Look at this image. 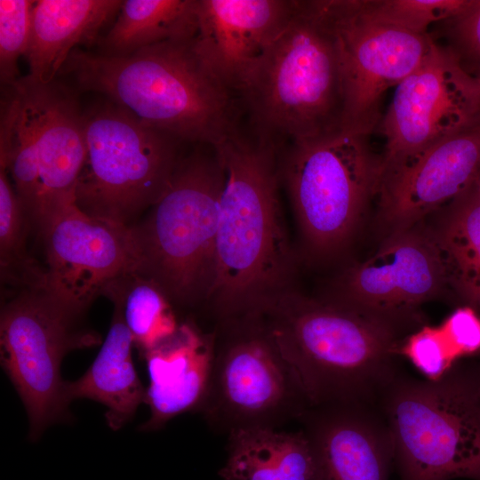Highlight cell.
Masks as SVG:
<instances>
[{
    "label": "cell",
    "mask_w": 480,
    "mask_h": 480,
    "mask_svg": "<svg viewBox=\"0 0 480 480\" xmlns=\"http://www.w3.org/2000/svg\"><path fill=\"white\" fill-rule=\"evenodd\" d=\"M475 76L479 79L480 81V69L475 74Z\"/></svg>",
    "instance_id": "d6a6232c"
},
{
    "label": "cell",
    "mask_w": 480,
    "mask_h": 480,
    "mask_svg": "<svg viewBox=\"0 0 480 480\" xmlns=\"http://www.w3.org/2000/svg\"><path fill=\"white\" fill-rule=\"evenodd\" d=\"M224 480H322L314 447L303 430L239 429L228 434Z\"/></svg>",
    "instance_id": "7402d4cb"
},
{
    "label": "cell",
    "mask_w": 480,
    "mask_h": 480,
    "mask_svg": "<svg viewBox=\"0 0 480 480\" xmlns=\"http://www.w3.org/2000/svg\"><path fill=\"white\" fill-rule=\"evenodd\" d=\"M0 165L22 205L36 208L38 233L65 204L76 200L85 157L84 118L74 92L54 80L28 75L2 88Z\"/></svg>",
    "instance_id": "5b68a950"
},
{
    "label": "cell",
    "mask_w": 480,
    "mask_h": 480,
    "mask_svg": "<svg viewBox=\"0 0 480 480\" xmlns=\"http://www.w3.org/2000/svg\"><path fill=\"white\" fill-rule=\"evenodd\" d=\"M120 0H37L25 55L28 76L48 84L56 80L78 45L97 44L103 27L116 17Z\"/></svg>",
    "instance_id": "ffe728a7"
},
{
    "label": "cell",
    "mask_w": 480,
    "mask_h": 480,
    "mask_svg": "<svg viewBox=\"0 0 480 480\" xmlns=\"http://www.w3.org/2000/svg\"><path fill=\"white\" fill-rule=\"evenodd\" d=\"M251 311L263 321L313 407L355 404L389 381L394 321L293 288Z\"/></svg>",
    "instance_id": "3957f363"
},
{
    "label": "cell",
    "mask_w": 480,
    "mask_h": 480,
    "mask_svg": "<svg viewBox=\"0 0 480 480\" xmlns=\"http://www.w3.org/2000/svg\"><path fill=\"white\" fill-rule=\"evenodd\" d=\"M470 0H355L368 20L426 34L429 25L462 12Z\"/></svg>",
    "instance_id": "4316f807"
},
{
    "label": "cell",
    "mask_w": 480,
    "mask_h": 480,
    "mask_svg": "<svg viewBox=\"0 0 480 480\" xmlns=\"http://www.w3.org/2000/svg\"><path fill=\"white\" fill-rule=\"evenodd\" d=\"M223 322L198 409L204 419L228 435L300 419L313 406L260 316L250 311Z\"/></svg>",
    "instance_id": "30bf717a"
},
{
    "label": "cell",
    "mask_w": 480,
    "mask_h": 480,
    "mask_svg": "<svg viewBox=\"0 0 480 480\" xmlns=\"http://www.w3.org/2000/svg\"><path fill=\"white\" fill-rule=\"evenodd\" d=\"M80 316L44 286L19 289L2 305L1 364L26 408L32 440L67 413L63 357L99 342L76 329Z\"/></svg>",
    "instance_id": "8fae6325"
},
{
    "label": "cell",
    "mask_w": 480,
    "mask_h": 480,
    "mask_svg": "<svg viewBox=\"0 0 480 480\" xmlns=\"http://www.w3.org/2000/svg\"><path fill=\"white\" fill-rule=\"evenodd\" d=\"M480 115V81L449 47L433 40L416 69L396 87L379 124L382 173L411 161Z\"/></svg>",
    "instance_id": "7c38bea8"
},
{
    "label": "cell",
    "mask_w": 480,
    "mask_h": 480,
    "mask_svg": "<svg viewBox=\"0 0 480 480\" xmlns=\"http://www.w3.org/2000/svg\"><path fill=\"white\" fill-rule=\"evenodd\" d=\"M480 171V115L381 176L380 217L390 232L416 226L446 205Z\"/></svg>",
    "instance_id": "2e32d148"
},
{
    "label": "cell",
    "mask_w": 480,
    "mask_h": 480,
    "mask_svg": "<svg viewBox=\"0 0 480 480\" xmlns=\"http://www.w3.org/2000/svg\"><path fill=\"white\" fill-rule=\"evenodd\" d=\"M224 172L216 151L180 158L146 218L129 227L136 271L170 300L207 298L215 272Z\"/></svg>",
    "instance_id": "8992f818"
},
{
    "label": "cell",
    "mask_w": 480,
    "mask_h": 480,
    "mask_svg": "<svg viewBox=\"0 0 480 480\" xmlns=\"http://www.w3.org/2000/svg\"><path fill=\"white\" fill-rule=\"evenodd\" d=\"M103 294L120 308L133 342L142 353L179 326L167 295L157 284L137 272L116 279Z\"/></svg>",
    "instance_id": "d4e9b609"
},
{
    "label": "cell",
    "mask_w": 480,
    "mask_h": 480,
    "mask_svg": "<svg viewBox=\"0 0 480 480\" xmlns=\"http://www.w3.org/2000/svg\"><path fill=\"white\" fill-rule=\"evenodd\" d=\"M382 155L370 135L338 128L292 141L279 163L308 251L334 255L352 238L371 198L378 196Z\"/></svg>",
    "instance_id": "52a82bcc"
},
{
    "label": "cell",
    "mask_w": 480,
    "mask_h": 480,
    "mask_svg": "<svg viewBox=\"0 0 480 480\" xmlns=\"http://www.w3.org/2000/svg\"><path fill=\"white\" fill-rule=\"evenodd\" d=\"M444 22L454 44L452 51L461 63L476 67L475 75L480 69V0H470L462 12Z\"/></svg>",
    "instance_id": "f546056e"
},
{
    "label": "cell",
    "mask_w": 480,
    "mask_h": 480,
    "mask_svg": "<svg viewBox=\"0 0 480 480\" xmlns=\"http://www.w3.org/2000/svg\"><path fill=\"white\" fill-rule=\"evenodd\" d=\"M84 118L85 157L76 203L91 216L131 227L165 190L182 141L143 125L112 101Z\"/></svg>",
    "instance_id": "9c48e42d"
},
{
    "label": "cell",
    "mask_w": 480,
    "mask_h": 480,
    "mask_svg": "<svg viewBox=\"0 0 480 480\" xmlns=\"http://www.w3.org/2000/svg\"><path fill=\"white\" fill-rule=\"evenodd\" d=\"M196 28V0H125L99 38L98 53L127 56L164 41L192 38Z\"/></svg>",
    "instance_id": "cb8c5ba5"
},
{
    "label": "cell",
    "mask_w": 480,
    "mask_h": 480,
    "mask_svg": "<svg viewBox=\"0 0 480 480\" xmlns=\"http://www.w3.org/2000/svg\"><path fill=\"white\" fill-rule=\"evenodd\" d=\"M400 353L428 380L442 379L458 359L439 326H425L409 336L401 346Z\"/></svg>",
    "instance_id": "f1b7e54d"
},
{
    "label": "cell",
    "mask_w": 480,
    "mask_h": 480,
    "mask_svg": "<svg viewBox=\"0 0 480 480\" xmlns=\"http://www.w3.org/2000/svg\"><path fill=\"white\" fill-rule=\"evenodd\" d=\"M133 344L121 310L115 306L110 328L93 363L82 377L65 383L68 403L87 398L104 404L107 423L114 430L124 426L145 402L146 389L132 361Z\"/></svg>",
    "instance_id": "44dd1931"
},
{
    "label": "cell",
    "mask_w": 480,
    "mask_h": 480,
    "mask_svg": "<svg viewBox=\"0 0 480 480\" xmlns=\"http://www.w3.org/2000/svg\"><path fill=\"white\" fill-rule=\"evenodd\" d=\"M29 220L4 166L0 165V270L10 285L44 286V269L29 256L26 247Z\"/></svg>",
    "instance_id": "484cf974"
},
{
    "label": "cell",
    "mask_w": 480,
    "mask_h": 480,
    "mask_svg": "<svg viewBox=\"0 0 480 480\" xmlns=\"http://www.w3.org/2000/svg\"><path fill=\"white\" fill-rule=\"evenodd\" d=\"M447 286L440 250L416 226L390 232L374 254L348 268L335 300L392 321Z\"/></svg>",
    "instance_id": "9a60e30c"
},
{
    "label": "cell",
    "mask_w": 480,
    "mask_h": 480,
    "mask_svg": "<svg viewBox=\"0 0 480 480\" xmlns=\"http://www.w3.org/2000/svg\"><path fill=\"white\" fill-rule=\"evenodd\" d=\"M215 341V333L187 321L143 353L149 376L144 403L150 417L141 429H158L180 413L198 411L211 378Z\"/></svg>",
    "instance_id": "d6986e66"
},
{
    "label": "cell",
    "mask_w": 480,
    "mask_h": 480,
    "mask_svg": "<svg viewBox=\"0 0 480 480\" xmlns=\"http://www.w3.org/2000/svg\"><path fill=\"white\" fill-rule=\"evenodd\" d=\"M236 94L252 134L277 147L341 128L340 56L322 0L297 1L290 21Z\"/></svg>",
    "instance_id": "277c9868"
},
{
    "label": "cell",
    "mask_w": 480,
    "mask_h": 480,
    "mask_svg": "<svg viewBox=\"0 0 480 480\" xmlns=\"http://www.w3.org/2000/svg\"><path fill=\"white\" fill-rule=\"evenodd\" d=\"M386 413L401 480H480V367L397 382Z\"/></svg>",
    "instance_id": "ba28073f"
},
{
    "label": "cell",
    "mask_w": 480,
    "mask_h": 480,
    "mask_svg": "<svg viewBox=\"0 0 480 480\" xmlns=\"http://www.w3.org/2000/svg\"><path fill=\"white\" fill-rule=\"evenodd\" d=\"M354 404L312 407L300 418L322 480H389L395 456L388 429Z\"/></svg>",
    "instance_id": "ac0fdd59"
},
{
    "label": "cell",
    "mask_w": 480,
    "mask_h": 480,
    "mask_svg": "<svg viewBox=\"0 0 480 480\" xmlns=\"http://www.w3.org/2000/svg\"><path fill=\"white\" fill-rule=\"evenodd\" d=\"M39 235L46 255L44 287L78 314L113 281L136 271L129 227L89 215L76 200L60 207Z\"/></svg>",
    "instance_id": "5bb4252c"
},
{
    "label": "cell",
    "mask_w": 480,
    "mask_h": 480,
    "mask_svg": "<svg viewBox=\"0 0 480 480\" xmlns=\"http://www.w3.org/2000/svg\"><path fill=\"white\" fill-rule=\"evenodd\" d=\"M335 35L342 78L341 128L371 135L385 92L413 72L433 38L368 20L355 0H322Z\"/></svg>",
    "instance_id": "4fadbf2b"
},
{
    "label": "cell",
    "mask_w": 480,
    "mask_h": 480,
    "mask_svg": "<svg viewBox=\"0 0 480 480\" xmlns=\"http://www.w3.org/2000/svg\"><path fill=\"white\" fill-rule=\"evenodd\" d=\"M35 1L0 0V82L1 88L17 81L18 62L25 57L30 38Z\"/></svg>",
    "instance_id": "83f0119b"
},
{
    "label": "cell",
    "mask_w": 480,
    "mask_h": 480,
    "mask_svg": "<svg viewBox=\"0 0 480 480\" xmlns=\"http://www.w3.org/2000/svg\"><path fill=\"white\" fill-rule=\"evenodd\" d=\"M439 327L458 358L480 354V316L473 308H456Z\"/></svg>",
    "instance_id": "4dcf8cb0"
},
{
    "label": "cell",
    "mask_w": 480,
    "mask_h": 480,
    "mask_svg": "<svg viewBox=\"0 0 480 480\" xmlns=\"http://www.w3.org/2000/svg\"><path fill=\"white\" fill-rule=\"evenodd\" d=\"M297 1L196 0L192 46L206 68L236 93L292 17Z\"/></svg>",
    "instance_id": "e0dca14e"
},
{
    "label": "cell",
    "mask_w": 480,
    "mask_h": 480,
    "mask_svg": "<svg viewBox=\"0 0 480 480\" xmlns=\"http://www.w3.org/2000/svg\"><path fill=\"white\" fill-rule=\"evenodd\" d=\"M191 39L164 41L124 57L76 48L59 75L107 96L145 126L214 148L238 129L237 106Z\"/></svg>",
    "instance_id": "7a4b0ae2"
},
{
    "label": "cell",
    "mask_w": 480,
    "mask_h": 480,
    "mask_svg": "<svg viewBox=\"0 0 480 480\" xmlns=\"http://www.w3.org/2000/svg\"><path fill=\"white\" fill-rule=\"evenodd\" d=\"M214 149L224 185L214 278L206 299L226 319L292 288L295 260L278 197V147L237 129Z\"/></svg>",
    "instance_id": "6da1fadb"
},
{
    "label": "cell",
    "mask_w": 480,
    "mask_h": 480,
    "mask_svg": "<svg viewBox=\"0 0 480 480\" xmlns=\"http://www.w3.org/2000/svg\"><path fill=\"white\" fill-rule=\"evenodd\" d=\"M445 268L447 286L480 316V190L475 180L446 205L431 232Z\"/></svg>",
    "instance_id": "603a6c76"
},
{
    "label": "cell",
    "mask_w": 480,
    "mask_h": 480,
    "mask_svg": "<svg viewBox=\"0 0 480 480\" xmlns=\"http://www.w3.org/2000/svg\"><path fill=\"white\" fill-rule=\"evenodd\" d=\"M476 186L478 187L479 190H480V171L478 172V173L476 174V178L474 179Z\"/></svg>",
    "instance_id": "1f68e13d"
}]
</instances>
